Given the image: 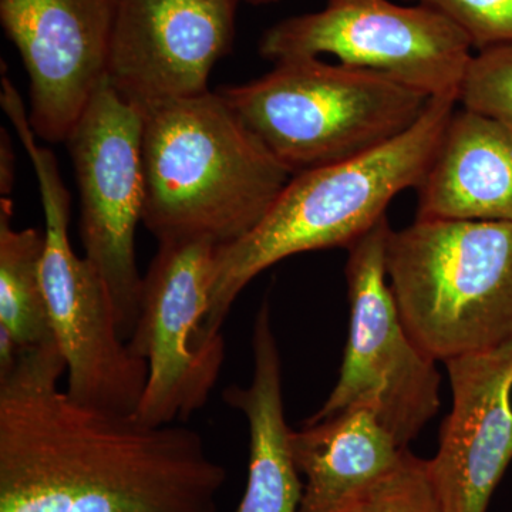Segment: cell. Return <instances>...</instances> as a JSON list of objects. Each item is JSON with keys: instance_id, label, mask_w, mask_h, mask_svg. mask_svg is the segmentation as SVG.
Returning a JSON list of instances; mask_svg holds the SVG:
<instances>
[{"instance_id": "7c38bea8", "label": "cell", "mask_w": 512, "mask_h": 512, "mask_svg": "<svg viewBox=\"0 0 512 512\" xmlns=\"http://www.w3.org/2000/svg\"><path fill=\"white\" fill-rule=\"evenodd\" d=\"M121 0H0V22L29 77L30 126L62 143L106 82Z\"/></svg>"}, {"instance_id": "4fadbf2b", "label": "cell", "mask_w": 512, "mask_h": 512, "mask_svg": "<svg viewBox=\"0 0 512 512\" xmlns=\"http://www.w3.org/2000/svg\"><path fill=\"white\" fill-rule=\"evenodd\" d=\"M446 367L453 406L427 471L443 512H487L512 461V338Z\"/></svg>"}, {"instance_id": "5b68a950", "label": "cell", "mask_w": 512, "mask_h": 512, "mask_svg": "<svg viewBox=\"0 0 512 512\" xmlns=\"http://www.w3.org/2000/svg\"><path fill=\"white\" fill-rule=\"evenodd\" d=\"M218 93L292 175L389 143L431 99L387 74L320 57L279 60L259 79Z\"/></svg>"}, {"instance_id": "9a60e30c", "label": "cell", "mask_w": 512, "mask_h": 512, "mask_svg": "<svg viewBox=\"0 0 512 512\" xmlns=\"http://www.w3.org/2000/svg\"><path fill=\"white\" fill-rule=\"evenodd\" d=\"M252 353L251 383L229 384L222 392L225 404L244 414L249 427L248 483L235 512H299L303 483L289 447L281 353L268 301L256 313Z\"/></svg>"}, {"instance_id": "ffe728a7", "label": "cell", "mask_w": 512, "mask_h": 512, "mask_svg": "<svg viewBox=\"0 0 512 512\" xmlns=\"http://www.w3.org/2000/svg\"><path fill=\"white\" fill-rule=\"evenodd\" d=\"M466 33L474 52L512 45V0H414Z\"/></svg>"}, {"instance_id": "52a82bcc", "label": "cell", "mask_w": 512, "mask_h": 512, "mask_svg": "<svg viewBox=\"0 0 512 512\" xmlns=\"http://www.w3.org/2000/svg\"><path fill=\"white\" fill-rule=\"evenodd\" d=\"M392 229L384 217L348 249L345 356L328 400L305 423L365 409L407 447L439 412L441 376L436 360L407 332L394 301L386 266Z\"/></svg>"}, {"instance_id": "30bf717a", "label": "cell", "mask_w": 512, "mask_h": 512, "mask_svg": "<svg viewBox=\"0 0 512 512\" xmlns=\"http://www.w3.org/2000/svg\"><path fill=\"white\" fill-rule=\"evenodd\" d=\"M143 127V111L106 80L66 140L79 185L84 258L103 279L126 342L136 328L143 291L136 258L144 207Z\"/></svg>"}, {"instance_id": "603a6c76", "label": "cell", "mask_w": 512, "mask_h": 512, "mask_svg": "<svg viewBox=\"0 0 512 512\" xmlns=\"http://www.w3.org/2000/svg\"><path fill=\"white\" fill-rule=\"evenodd\" d=\"M330 2H336V0H330Z\"/></svg>"}, {"instance_id": "6da1fadb", "label": "cell", "mask_w": 512, "mask_h": 512, "mask_svg": "<svg viewBox=\"0 0 512 512\" xmlns=\"http://www.w3.org/2000/svg\"><path fill=\"white\" fill-rule=\"evenodd\" d=\"M57 343L0 373V512H217L227 468L200 431L74 402Z\"/></svg>"}, {"instance_id": "2e32d148", "label": "cell", "mask_w": 512, "mask_h": 512, "mask_svg": "<svg viewBox=\"0 0 512 512\" xmlns=\"http://www.w3.org/2000/svg\"><path fill=\"white\" fill-rule=\"evenodd\" d=\"M289 447L305 477L299 512H348L399 466L407 448L365 409L303 423L289 433Z\"/></svg>"}, {"instance_id": "277c9868", "label": "cell", "mask_w": 512, "mask_h": 512, "mask_svg": "<svg viewBox=\"0 0 512 512\" xmlns=\"http://www.w3.org/2000/svg\"><path fill=\"white\" fill-rule=\"evenodd\" d=\"M407 332L436 362L512 338V222L416 218L387 239Z\"/></svg>"}, {"instance_id": "d6986e66", "label": "cell", "mask_w": 512, "mask_h": 512, "mask_svg": "<svg viewBox=\"0 0 512 512\" xmlns=\"http://www.w3.org/2000/svg\"><path fill=\"white\" fill-rule=\"evenodd\" d=\"M348 512H443L431 485L427 460L409 448L402 461Z\"/></svg>"}, {"instance_id": "ac0fdd59", "label": "cell", "mask_w": 512, "mask_h": 512, "mask_svg": "<svg viewBox=\"0 0 512 512\" xmlns=\"http://www.w3.org/2000/svg\"><path fill=\"white\" fill-rule=\"evenodd\" d=\"M458 104L512 126V45L474 53Z\"/></svg>"}, {"instance_id": "7a4b0ae2", "label": "cell", "mask_w": 512, "mask_h": 512, "mask_svg": "<svg viewBox=\"0 0 512 512\" xmlns=\"http://www.w3.org/2000/svg\"><path fill=\"white\" fill-rule=\"evenodd\" d=\"M457 104L456 94L431 97L420 119L389 143L292 175L251 232L218 248L204 340L222 336L239 293L265 269L303 252L349 249L386 217L400 192L416 190Z\"/></svg>"}, {"instance_id": "9c48e42d", "label": "cell", "mask_w": 512, "mask_h": 512, "mask_svg": "<svg viewBox=\"0 0 512 512\" xmlns=\"http://www.w3.org/2000/svg\"><path fill=\"white\" fill-rule=\"evenodd\" d=\"M259 52L272 62L335 56L339 63L387 74L429 97L460 93L474 47L466 33L426 6L390 0H336L276 23Z\"/></svg>"}, {"instance_id": "e0dca14e", "label": "cell", "mask_w": 512, "mask_h": 512, "mask_svg": "<svg viewBox=\"0 0 512 512\" xmlns=\"http://www.w3.org/2000/svg\"><path fill=\"white\" fill-rule=\"evenodd\" d=\"M12 201L0 200V326L20 352L56 343L43 286L45 231L12 227Z\"/></svg>"}, {"instance_id": "ba28073f", "label": "cell", "mask_w": 512, "mask_h": 512, "mask_svg": "<svg viewBox=\"0 0 512 512\" xmlns=\"http://www.w3.org/2000/svg\"><path fill=\"white\" fill-rule=\"evenodd\" d=\"M220 245L210 238L160 242L143 276L131 352L148 363L136 416L151 426L184 424L201 412L227 356L224 336H202Z\"/></svg>"}, {"instance_id": "3957f363", "label": "cell", "mask_w": 512, "mask_h": 512, "mask_svg": "<svg viewBox=\"0 0 512 512\" xmlns=\"http://www.w3.org/2000/svg\"><path fill=\"white\" fill-rule=\"evenodd\" d=\"M143 224L160 242L234 244L265 217L292 174L218 92L144 113Z\"/></svg>"}, {"instance_id": "8fae6325", "label": "cell", "mask_w": 512, "mask_h": 512, "mask_svg": "<svg viewBox=\"0 0 512 512\" xmlns=\"http://www.w3.org/2000/svg\"><path fill=\"white\" fill-rule=\"evenodd\" d=\"M242 0H121L107 83L144 113L210 93Z\"/></svg>"}, {"instance_id": "7402d4cb", "label": "cell", "mask_w": 512, "mask_h": 512, "mask_svg": "<svg viewBox=\"0 0 512 512\" xmlns=\"http://www.w3.org/2000/svg\"><path fill=\"white\" fill-rule=\"evenodd\" d=\"M242 2H248L251 5H268V3L279 2V0H242Z\"/></svg>"}, {"instance_id": "5bb4252c", "label": "cell", "mask_w": 512, "mask_h": 512, "mask_svg": "<svg viewBox=\"0 0 512 512\" xmlns=\"http://www.w3.org/2000/svg\"><path fill=\"white\" fill-rule=\"evenodd\" d=\"M417 191V218L512 222V126L456 109Z\"/></svg>"}, {"instance_id": "44dd1931", "label": "cell", "mask_w": 512, "mask_h": 512, "mask_svg": "<svg viewBox=\"0 0 512 512\" xmlns=\"http://www.w3.org/2000/svg\"><path fill=\"white\" fill-rule=\"evenodd\" d=\"M15 184V156L8 133L2 128V144H0V192L2 197L9 195Z\"/></svg>"}, {"instance_id": "8992f818", "label": "cell", "mask_w": 512, "mask_h": 512, "mask_svg": "<svg viewBox=\"0 0 512 512\" xmlns=\"http://www.w3.org/2000/svg\"><path fill=\"white\" fill-rule=\"evenodd\" d=\"M32 161L45 212L42 276L55 340L67 366L66 393L103 412L136 414L148 379V363L121 336L103 279L69 238L70 194L52 151L40 147L23 101L3 104Z\"/></svg>"}]
</instances>
